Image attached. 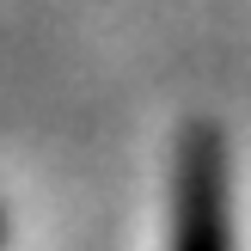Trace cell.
Listing matches in <instances>:
<instances>
[{"label": "cell", "mask_w": 251, "mask_h": 251, "mask_svg": "<svg viewBox=\"0 0 251 251\" xmlns=\"http://www.w3.org/2000/svg\"><path fill=\"white\" fill-rule=\"evenodd\" d=\"M166 251H233V178L227 135L215 123H184L172 147V208Z\"/></svg>", "instance_id": "cell-1"}, {"label": "cell", "mask_w": 251, "mask_h": 251, "mask_svg": "<svg viewBox=\"0 0 251 251\" xmlns=\"http://www.w3.org/2000/svg\"><path fill=\"white\" fill-rule=\"evenodd\" d=\"M0 245H6V208H0Z\"/></svg>", "instance_id": "cell-2"}]
</instances>
